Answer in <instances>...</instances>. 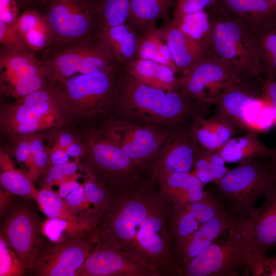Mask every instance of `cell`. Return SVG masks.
<instances>
[{
  "mask_svg": "<svg viewBox=\"0 0 276 276\" xmlns=\"http://www.w3.org/2000/svg\"><path fill=\"white\" fill-rule=\"evenodd\" d=\"M29 146L31 158L33 155L44 150L43 142L38 139H34L29 141Z\"/></svg>",
  "mask_w": 276,
  "mask_h": 276,
  "instance_id": "cell-51",
  "label": "cell"
},
{
  "mask_svg": "<svg viewBox=\"0 0 276 276\" xmlns=\"http://www.w3.org/2000/svg\"><path fill=\"white\" fill-rule=\"evenodd\" d=\"M116 105L126 119L159 126H175L209 113L208 108L180 89L167 91L148 86L125 70Z\"/></svg>",
  "mask_w": 276,
  "mask_h": 276,
  "instance_id": "cell-2",
  "label": "cell"
},
{
  "mask_svg": "<svg viewBox=\"0 0 276 276\" xmlns=\"http://www.w3.org/2000/svg\"><path fill=\"white\" fill-rule=\"evenodd\" d=\"M208 9L239 19L254 35L276 26V7L270 0H216Z\"/></svg>",
  "mask_w": 276,
  "mask_h": 276,
  "instance_id": "cell-19",
  "label": "cell"
},
{
  "mask_svg": "<svg viewBox=\"0 0 276 276\" xmlns=\"http://www.w3.org/2000/svg\"><path fill=\"white\" fill-rule=\"evenodd\" d=\"M63 107L67 108L61 91L50 84L18 98L3 121L14 134L26 136L55 125L60 113L58 108Z\"/></svg>",
  "mask_w": 276,
  "mask_h": 276,
  "instance_id": "cell-9",
  "label": "cell"
},
{
  "mask_svg": "<svg viewBox=\"0 0 276 276\" xmlns=\"http://www.w3.org/2000/svg\"><path fill=\"white\" fill-rule=\"evenodd\" d=\"M80 186V185L73 179L64 181L59 185L58 194L62 198H64L67 195Z\"/></svg>",
  "mask_w": 276,
  "mask_h": 276,
  "instance_id": "cell-48",
  "label": "cell"
},
{
  "mask_svg": "<svg viewBox=\"0 0 276 276\" xmlns=\"http://www.w3.org/2000/svg\"><path fill=\"white\" fill-rule=\"evenodd\" d=\"M97 7L102 2L103 0H89Z\"/></svg>",
  "mask_w": 276,
  "mask_h": 276,
  "instance_id": "cell-54",
  "label": "cell"
},
{
  "mask_svg": "<svg viewBox=\"0 0 276 276\" xmlns=\"http://www.w3.org/2000/svg\"><path fill=\"white\" fill-rule=\"evenodd\" d=\"M3 188L10 194L37 200L38 192L31 180L21 172L11 166L5 168L0 176Z\"/></svg>",
  "mask_w": 276,
  "mask_h": 276,
  "instance_id": "cell-37",
  "label": "cell"
},
{
  "mask_svg": "<svg viewBox=\"0 0 276 276\" xmlns=\"http://www.w3.org/2000/svg\"><path fill=\"white\" fill-rule=\"evenodd\" d=\"M21 12L25 10L35 9L40 10L43 0H16Z\"/></svg>",
  "mask_w": 276,
  "mask_h": 276,
  "instance_id": "cell-50",
  "label": "cell"
},
{
  "mask_svg": "<svg viewBox=\"0 0 276 276\" xmlns=\"http://www.w3.org/2000/svg\"><path fill=\"white\" fill-rule=\"evenodd\" d=\"M34 210L26 203L12 209L1 224V235L6 240L19 260L30 268L42 238Z\"/></svg>",
  "mask_w": 276,
  "mask_h": 276,
  "instance_id": "cell-15",
  "label": "cell"
},
{
  "mask_svg": "<svg viewBox=\"0 0 276 276\" xmlns=\"http://www.w3.org/2000/svg\"><path fill=\"white\" fill-rule=\"evenodd\" d=\"M21 13L16 0H0V22L13 26Z\"/></svg>",
  "mask_w": 276,
  "mask_h": 276,
  "instance_id": "cell-43",
  "label": "cell"
},
{
  "mask_svg": "<svg viewBox=\"0 0 276 276\" xmlns=\"http://www.w3.org/2000/svg\"><path fill=\"white\" fill-rule=\"evenodd\" d=\"M73 137L72 135L67 133L62 134L59 137L58 143L60 149L64 150L72 143Z\"/></svg>",
  "mask_w": 276,
  "mask_h": 276,
  "instance_id": "cell-53",
  "label": "cell"
},
{
  "mask_svg": "<svg viewBox=\"0 0 276 276\" xmlns=\"http://www.w3.org/2000/svg\"><path fill=\"white\" fill-rule=\"evenodd\" d=\"M252 241L250 221L237 216L227 230L191 261L182 276L248 275Z\"/></svg>",
  "mask_w": 276,
  "mask_h": 276,
  "instance_id": "cell-3",
  "label": "cell"
},
{
  "mask_svg": "<svg viewBox=\"0 0 276 276\" xmlns=\"http://www.w3.org/2000/svg\"><path fill=\"white\" fill-rule=\"evenodd\" d=\"M50 160L53 165H58L68 162L69 157L64 150L58 148L50 154Z\"/></svg>",
  "mask_w": 276,
  "mask_h": 276,
  "instance_id": "cell-49",
  "label": "cell"
},
{
  "mask_svg": "<svg viewBox=\"0 0 276 276\" xmlns=\"http://www.w3.org/2000/svg\"><path fill=\"white\" fill-rule=\"evenodd\" d=\"M248 266L253 276H276V254L255 259H249Z\"/></svg>",
  "mask_w": 276,
  "mask_h": 276,
  "instance_id": "cell-41",
  "label": "cell"
},
{
  "mask_svg": "<svg viewBox=\"0 0 276 276\" xmlns=\"http://www.w3.org/2000/svg\"><path fill=\"white\" fill-rule=\"evenodd\" d=\"M216 0H176L172 12V20L176 22L184 16L212 6Z\"/></svg>",
  "mask_w": 276,
  "mask_h": 276,
  "instance_id": "cell-39",
  "label": "cell"
},
{
  "mask_svg": "<svg viewBox=\"0 0 276 276\" xmlns=\"http://www.w3.org/2000/svg\"><path fill=\"white\" fill-rule=\"evenodd\" d=\"M85 168L109 191L127 188L144 172L101 130L93 134L87 145Z\"/></svg>",
  "mask_w": 276,
  "mask_h": 276,
  "instance_id": "cell-8",
  "label": "cell"
},
{
  "mask_svg": "<svg viewBox=\"0 0 276 276\" xmlns=\"http://www.w3.org/2000/svg\"><path fill=\"white\" fill-rule=\"evenodd\" d=\"M270 1L276 7V0H270Z\"/></svg>",
  "mask_w": 276,
  "mask_h": 276,
  "instance_id": "cell-57",
  "label": "cell"
},
{
  "mask_svg": "<svg viewBox=\"0 0 276 276\" xmlns=\"http://www.w3.org/2000/svg\"><path fill=\"white\" fill-rule=\"evenodd\" d=\"M14 155L16 159L20 163H28L31 160L29 141H24L19 143L15 149Z\"/></svg>",
  "mask_w": 276,
  "mask_h": 276,
  "instance_id": "cell-47",
  "label": "cell"
},
{
  "mask_svg": "<svg viewBox=\"0 0 276 276\" xmlns=\"http://www.w3.org/2000/svg\"><path fill=\"white\" fill-rule=\"evenodd\" d=\"M101 131L144 172L149 171L171 132L126 119L110 121Z\"/></svg>",
  "mask_w": 276,
  "mask_h": 276,
  "instance_id": "cell-11",
  "label": "cell"
},
{
  "mask_svg": "<svg viewBox=\"0 0 276 276\" xmlns=\"http://www.w3.org/2000/svg\"><path fill=\"white\" fill-rule=\"evenodd\" d=\"M273 77H274L275 78V79H276V76H273Z\"/></svg>",
  "mask_w": 276,
  "mask_h": 276,
  "instance_id": "cell-58",
  "label": "cell"
},
{
  "mask_svg": "<svg viewBox=\"0 0 276 276\" xmlns=\"http://www.w3.org/2000/svg\"><path fill=\"white\" fill-rule=\"evenodd\" d=\"M217 150L226 163L238 165L256 158L272 159L276 154V149L266 146L260 140L258 134L253 132L233 137Z\"/></svg>",
  "mask_w": 276,
  "mask_h": 276,
  "instance_id": "cell-29",
  "label": "cell"
},
{
  "mask_svg": "<svg viewBox=\"0 0 276 276\" xmlns=\"http://www.w3.org/2000/svg\"><path fill=\"white\" fill-rule=\"evenodd\" d=\"M270 164V166L271 167L272 170L273 171V172H274L276 175V164H274V163H273L272 160Z\"/></svg>",
  "mask_w": 276,
  "mask_h": 276,
  "instance_id": "cell-55",
  "label": "cell"
},
{
  "mask_svg": "<svg viewBox=\"0 0 276 276\" xmlns=\"http://www.w3.org/2000/svg\"><path fill=\"white\" fill-rule=\"evenodd\" d=\"M31 170L33 173L43 171L47 166L49 157L44 150L33 155L31 158Z\"/></svg>",
  "mask_w": 276,
  "mask_h": 276,
  "instance_id": "cell-46",
  "label": "cell"
},
{
  "mask_svg": "<svg viewBox=\"0 0 276 276\" xmlns=\"http://www.w3.org/2000/svg\"><path fill=\"white\" fill-rule=\"evenodd\" d=\"M236 217L224 209L191 235L173 243L176 258L182 274L195 257L231 226Z\"/></svg>",
  "mask_w": 276,
  "mask_h": 276,
  "instance_id": "cell-20",
  "label": "cell"
},
{
  "mask_svg": "<svg viewBox=\"0 0 276 276\" xmlns=\"http://www.w3.org/2000/svg\"><path fill=\"white\" fill-rule=\"evenodd\" d=\"M263 82L260 79L236 82L220 98L215 105L214 113L225 117L241 128L243 111L261 91Z\"/></svg>",
  "mask_w": 276,
  "mask_h": 276,
  "instance_id": "cell-24",
  "label": "cell"
},
{
  "mask_svg": "<svg viewBox=\"0 0 276 276\" xmlns=\"http://www.w3.org/2000/svg\"><path fill=\"white\" fill-rule=\"evenodd\" d=\"M36 202L48 218L85 222L76 216L75 210L67 204L59 194L50 189L43 188L40 190Z\"/></svg>",
  "mask_w": 276,
  "mask_h": 276,
  "instance_id": "cell-34",
  "label": "cell"
},
{
  "mask_svg": "<svg viewBox=\"0 0 276 276\" xmlns=\"http://www.w3.org/2000/svg\"><path fill=\"white\" fill-rule=\"evenodd\" d=\"M141 34L126 24L100 29L98 38L112 57L125 66L136 59Z\"/></svg>",
  "mask_w": 276,
  "mask_h": 276,
  "instance_id": "cell-25",
  "label": "cell"
},
{
  "mask_svg": "<svg viewBox=\"0 0 276 276\" xmlns=\"http://www.w3.org/2000/svg\"><path fill=\"white\" fill-rule=\"evenodd\" d=\"M96 241L91 233L57 242L42 239L31 267L27 270L35 276H78Z\"/></svg>",
  "mask_w": 276,
  "mask_h": 276,
  "instance_id": "cell-12",
  "label": "cell"
},
{
  "mask_svg": "<svg viewBox=\"0 0 276 276\" xmlns=\"http://www.w3.org/2000/svg\"><path fill=\"white\" fill-rule=\"evenodd\" d=\"M218 150H211L199 145L196 152L192 172L205 186L220 180L229 171Z\"/></svg>",
  "mask_w": 276,
  "mask_h": 276,
  "instance_id": "cell-32",
  "label": "cell"
},
{
  "mask_svg": "<svg viewBox=\"0 0 276 276\" xmlns=\"http://www.w3.org/2000/svg\"><path fill=\"white\" fill-rule=\"evenodd\" d=\"M1 91L16 98L27 96L51 83L45 66L28 50L0 48Z\"/></svg>",
  "mask_w": 276,
  "mask_h": 276,
  "instance_id": "cell-14",
  "label": "cell"
},
{
  "mask_svg": "<svg viewBox=\"0 0 276 276\" xmlns=\"http://www.w3.org/2000/svg\"><path fill=\"white\" fill-rule=\"evenodd\" d=\"M43 62L50 81L124 66L112 57L99 39L93 38L52 44L43 52Z\"/></svg>",
  "mask_w": 276,
  "mask_h": 276,
  "instance_id": "cell-5",
  "label": "cell"
},
{
  "mask_svg": "<svg viewBox=\"0 0 276 276\" xmlns=\"http://www.w3.org/2000/svg\"><path fill=\"white\" fill-rule=\"evenodd\" d=\"M153 179L160 192L174 205L200 200L209 192L204 190V185L192 171L169 173Z\"/></svg>",
  "mask_w": 276,
  "mask_h": 276,
  "instance_id": "cell-23",
  "label": "cell"
},
{
  "mask_svg": "<svg viewBox=\"0 0 276 276\" xmlns=\"http://www.w3.org/2000/svg\"><path fill=\"white\" fill-rule=\"evenodd\" d=\"M256 53L265 76H276V26L254 35Z\"/></svg>",
  "mask_w": 276,
  "mask_h": 276,
  "instance_id": "cell-35",
  "label": "cell"
},
{
  "mask_svg": "<svg viewBox=\"0 0 276 276\" xmlns=\"http://www.w3.org/2000/svg\"><path fill=\"white\" fill-rule=\"evenodd\" d=\"M40 11L52 30L53 44L93 38L98 35L97 7L89 0H43Z\"/></svg>",
  "mask_w": 276,
  "mask_h": 276,
  "instance_id": "cell-10",
  "label": "cell"
},
{
  "mask_svg": "<svg viewBox=\"0 0 276 276\" xmlns=\"http://www.w3.org/2000/svg\"><path fill=\"white\" fill-rule=\"evenodd\" d=\"M174 4V0H131L130 11L125 24L142 35L151 24L159 19H170Z\"/></svg>",
  "mask_w": 276,
  "mask_h": 276,
  "instance_id": "cell-30",
  "label": "cell"
},
{
  "mask_svg": "<svg viewBox=\"0 0 276 276\" xmlns=\"http://www.w3.org/2000/svg\"><path fill=\"white\" fill-rule=\"evenodd\" d=\"M261 96L271 106L276 127V79L272 75L266 76L261 89Z\"/></svg>",
  "mask_w": 276,
  "mask_h": 276,
  "instance_id": "cell-44",
  "label": "cell"
},
{
  "mask_svg": "<svg viewBox=\"0 0 276 276\" xmlns=\"http://www.w3.org/2000/svg\"><path fill=\"white\" fill-rule=\"evenodd\" d=\"M95 226L86 222L70 221L49 218L41 224V233L54 242L63 240L69 237L89 234Z\"/></svg>",
  "mask_w": 276,
  "mask_h": 276,
  "instance_id": "cell-33",
  "label": "cell"
},
{
  "mask_svg": "<svg viewBox=\"0 0 276 276\" xmlns=\"http://www.w3.org/2000/svg\"><path fill=\"white\" fill-rule=\"evenodd\" d=\"M96 239L93 250L79 270L78 276H157L104 241Z\"/></svg>",
  "mask_w": 276,
  "mask_h": 276,
  "instance_id": "cell-17",
  "label": "cell"
},
{
  "mask_svg": "<svg viewBox=\"0 0 276 276\" xmlns=\"http://www.w3.org/2000/svg\"><path fill=\"white\" fill-rule=\"evenodd\" d=\"M160 29L166 39L173 60L181 74L189 70L209 54L206 43L194 39L171 18L164 21Z\"/></svg>",
  "mask_w": 276,
  "mask_h": 276,
  "instance_id": "cell-22",
  "label": "cell"
},
{
  "mask_svg": "<svg viewBox=\"0 0 276 276\" xmlns=\"http://www.w3.org/2000/svg\"><path fill=\"white\" fill-rule=\"evenodd\" d=\"M256 158L229 169L215 183L226 209L236 216L247 217L256 201L276 181L270 164Z\"/></svg>",
  "mask_w": 276,
  "mask_h": 276,
  "instance_id": "cell-6",
  "label": "cell"
},
{
  "mask_svg": "<svg viewBox=\"0 0 276 276\" xmlns=\"http://www.w3.org/2000/svg\"><path fill=\"white\" fill-rule=\"evenodd\" d=\"M191 120L188 125L184 121L176 125L162 146L155 162L148 171L154 179L169 173L192 171L199 145L192 131Z\"/></svg>",
  "mask_w": 276,
  "mask_h": 276,
  "instance_id": "cell-16",
  "label": "cell"
},
{
  "mask_svg": "<svg viewBox=\"0 0 276 276\" xmlns=\"http://www.w3.org/2000/svg\"><path fill=\"white\" fill-rule=\"evenodd\" d=\"M27 267L17 257L5 238L0 237V275H24Z\"/></svg>",
  "mask_w": 276,
  "mask_h": 276,
  "instance_id": "cell-38",
  "label": "cell"
},
{
  "mask_svg": "<svg viewBox=\"0 0 276 276\" xmlns=\"http://www.w3.org/2000/svg\"><path fill=\"white\" fill-rule=\"evenodd\" d=\"M130 8L131 0H103L97 7L100 29L125 24Z\"/></svg>",
  "mask_w": 276,
  "mask_h": 276,
  "instance_id": "cell-36",
  "label": "cell"
},
{
  "mask_svg": "<svg viewBox=\"0 0 276 276\" xmlns=\"http://www.w3.org/2000/svg\"><path fill=\"white\" fill-rule=\"evenodd\" d=\"M240 129L228 119L215 113L209 118L197 117L191 125L196 142L211 150H217Z\"/></svg>",
  "mask_w": 276,
  "mask_h": 276,
  "instance_id": "cell-26",
  "label": "cell"
},
{
  "mask_svg": "<svg viewBox=\"0 0 276 276\" xmlns=\"http://www.w3.org/2000/svg\"><path fill=\"white\" fill-rule=\"evenodd\" d=\"M0 44L8 48L29 51L14 25L0 22Z\"/></svg>",
  "mask_w": 276,
  "mask_h": 276,
  "instance_id": "cell-40",
  "label": "cell"
},
{
  "mask_svg": "<svg viewBox=\"0 0 276 276\" xmlns=\"http://www.w3.org/2000/svg\"><path fill=\"white\" fill-rule=\"evenodd\" d=\"M178 80L179 89L206 108L215 105L228 88L241 81L230 64L210 54Z\"/></svg>",
  "mask_w": 276,
  "mask_h": 276,
  "instance_id": "cell-13",
  "label": "cell"
},
{
  "mask_svg": "<svg viewBox=\"0 0 276 276\" xmlns=\"http://www.w3.org/2000/svg\"><path fill=\"white\" fill-rule=\"evenodd\" d=\"M224 209L223 201L210 192L197 201L181 205L172 203L169 226L173 244L191 235Z\"/></svg>",
  "mask_w": 276,
  "mask_h": 276,
  "instance_id": "cell-18",
  "label": "cell"
},
{
  "mask_svg": "<svg viewBox=\"0 0 276 276\" xmlns=\"http://www.w3.org/2000/svg\"><path fill=\"white\" fill-rule=\"evenodd\" d=\"M124 67L76 75L55 83L61 91L68 108H80L96 114L116 105Z\"/></svg>",
  "mask_w": 276,
  "mask_h": 276,
  "instance_id": "cell-7",
  "label": "cell"
},
{
  "mask_svg": "<svg viewBox=\"0 0 276 276\" xmlns=\"http://www.w3.org/2000/svg\"><path fill=\"white\" fill-rule=\"evenodd\" d=\"M271 160L273 163L274 164H276V154L274 155V156L271 159Z\"/></svg>",
  "mask_w": 276,
  "mask_h": 276,
  "instance_id": "cell-56",
  "label": "cell"
},
{
  "mask_svg": "<svg viewBox=\"0 0 276 276\" xmlns=\"http://www.w3.org/2000/svg\"><path fill=\"white\" fill-rule=\"evenodd\" d=\"M65 151L68 156L77 157L82 154L83 149L80 144L72 143L67 147Z\"/></svg>",
  "mask_w": 276,
  "mask_h": 276,
  "instance_id": "cell-52",
  "label": "cell"
},
{
  "mask_svg": "<svg viewBox=\"0 0 276 276\" xmlns=\"http://www.w3.org/2000/svg\"><path fill=\"white\" fill-rule=\"evenodd\" d=\"M264 197L263 204L252 208L247 216L252 229L250 259L265 257L276 249V181Z\"/></svg>",
  "mask_w": 276,
  "mask_h": 276,
  "instance_id": "cell-21",
  "label": "cell"
},
{
  "mask_svg": "<svg viewBox=\"0 0 276 276\" xmlns=\"http://www.w3.org/2000/svg\"><path fill=\"white\" fill-rule=\"evenodd\" d=\"M93 234L157 276H182L169 226L172 203L149 176L127 188L109 191Z\"/></svg>",
  "mask_w": 276,
  "mask_h": 276,
  "instance_id": "cell-1",
  "label": "cell"
},
{
  "mask_svg": "<svg viewBox=\"0 0 276 276\" xmlns=\"http://www.w3.org/2000/svg\"><path fill=\"white\" fill-rule=\"evenodd\" d=\"M136 59L153 60L169 66L175 73L179 72L164 34L156 22L151 24L141 35Z\"/></svg>",
  "mask_w": 276,
  "mask_h": 276,
  "instance_id": "cell-31",
  "label": "cell"
},
{
  "mask_svg": "<svg viewBox=\"0 0 276 276\" xmlns=\"http://www.w3.org/2000/svg\"><path fill=\"white\" fill-rule=\"evenodd\" d=\"M130 76L148 86L167 91L179 89L178 78L169 66L149 59H136L124 66Z\"/></svg>",
  "mask_w": 276,
  "mask_h": 276,
  "instance_id": "cell-28",
  "label": "cell"
},
{
  "mask_svg": "<svg viewBox=\"0 0 276 276\" xmlns=\"http://www.w3.org/2000/svg\"><path fill=\"white\" fill-rule=\"evenodd\" d=\"M64 201L69 206L72 207L76 212L86 211V202L84 188L80 185L79 187L70 193L65 198Z\"/></svg>",
  "mask_w": 276,
  "mask_h": 276,
  "instance_id": "cell-45",
  "label": "cell"
},
{
  "mask_svg": "<svg viewBox=\"0 0 276 276\" xmlns=\"http://www.w3.org/2000/svg\"><path fill=\"white\" fill-rule=\"evenodd\" d=\"M78 169L76 163L68 162L64 164L53 165L47 172V176L50 183H59L74 175Z\"/></svg>",
  "mask_w": 276,
  "mask_h": 276,
  "instance_id": "cell-42",
  "label": "cell"
},
{
  "mask_svg": "<svg viewBox=\"0 0 276 276\" xmlns=\"http://www.w3.org/2000/svg\"><path fill=\"white\" fill-rule=\"evenodd\" d=\"M209 10L210 30L206 43L209 54L230 64L242 81L260 78L262 68L254 34L239 19Z\"/></svg>",
  "mask_w": 276,
  "mask_h": 276,
  "instance_id": "cell-4",
  "label": "cell"
},
{
  "mask_svg": "<svg viewBox=\"0 0 276 276\" xmlns=\"http://www.w3.org/2000/svg\"><path fill=\"white\" fill-rule=\"evenodd\" d=\"M14 26L32 53L43 52L54 43L52 30L43 14L37 9L22 11Z\"/></svg>",
  "mask_w": 276,
  "mask_h": 276,
  "instance_id": "cell-27",
  "label": "cell"
}]
</instances>
